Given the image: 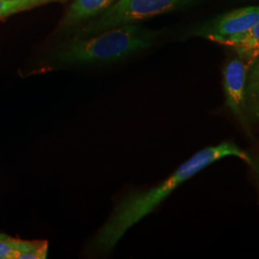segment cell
Wrapping results in <instances>:
<instances>
[{"mask_svg":"<svg viewBox=\"0 0 259 259\" xmlns=\"http://www.w3.org/2000/svg\"><path fill=\"white\" fill-rule=\"evenodd\" d=\"M227 157H239L251 164V158L234 143L226 141L197 152L156 187L146 191L127 193L114 205L111 216L94 234L85 248L89 256L110 254L130 229L153 212L179 185L213 162Z\"/></svg>","mask_w":259,"mask_h":259,"instance_id":"6da1fadb","label":"cell"},{"mask_svg":"<svg viewBox=\"0 0 259 259\" xmlns=\"http://www.w3.org/2000/svg\"><path fill=\"white\" fill-rule=\"evenodd\" d=\"M158 35L137 23L125 24L90 37H75L56 49L52 61L65 66L111 64L153 47Z\"/></svg>","mask_w":259,"mask_h":259,"instance_id":"7a4b0ae2","label":"cell"},{"mask_svg":"<svg viewBox=\"0 0 259 259\" xmlns=\"http://www.w3.org/2000/svg\"><path fill=\"white\" fill-rule=\"evenodd\" d=\"M194 0H117L97 19L79 32L78 37L93 36L121 25L135 23L173 10L182 8Z\"/></svg>","mask_w":259,"mask_h":259,"instance_id":"3957f363","label":"cell"},{"mask_svg":"<svg viewBox=\"0 0 259 259\" xmlns=\"http://www.w3.org/2000/svg\"><path fill=\"white\" fill-rule=\"evenodd\" d=\"M259 22V5L233 10L206 22L195 35L222 45L229 38L250 31Z\"/></svg>","mask_w":259,"mask_h":259,"instance_id":"277c9868","label":"cell"},{"mask_svg":"<svg viewBox=\"0 0 259 259\" xmlns=\"http://www.w3.org/2000/svg\"><path fill=\"white\" fill-rule=\"evenodd\" d=\"M249 65L245 60L234 58L224 67L223 83L226 105L245 128L248 127V111L245 99V85Z\"/></svg>","mask_w":259,"mask_h":259,"instance_id":"5b68a950","label":"cell"},{"mask_svg":"<svg viewBox=\"0 0 259 259\" xmlns=\"http://www.w3.org/2000/svg\"><path fill=\"white\" fill-rule=\"evenodd\" d=\"M113 0H73L61 22L63 28L73 27L80 22L100 15Z\"/></svg>","mask_w":259,"mask_h":259,"instance_id":"8992f818","label":"cell"},{"mask_svg":"<svg viewBox=\"0 0 259 259\" xmlns=\"http://www.w3.org/2000/svg\"><path fill=\"white\" fill-rule=\"evenodd\" d=\"M222 45L232 47L241 59L251 63L259 56V22L250 31L231 37Z\"/></svg>","mask_w":259,"mask_h":259,"instance_id":"52a82bcc","label":"cell"},{"mask_svg":"<svg viewBox=\"0 0 259 259\" xmlns=\"http://www.w3.org/2000/svg\"><path fill=\"white\" fill-rule=\"evenodd\" d=\"M245 99L248 115L259 120V56L250 63L248 68Z\"/></svg>","mask_w":259,"mask_h":259,"instance_id":"ba28073f","label":"cell"},{"mask_svg":"<svg viewBox=\"0 0 259 259\" xmlns=\"http://www.w3.org/2000/svg\"><path fill=\"white\" fill-rule=\"evenodd\" d=\"M33 241L20 240L0 233V259H25Z\"/></svg>","mask_w":259,"mask_h":259,"instance_id":"9c48e42d","label":"cell"},{"mask_svg":"<svg viewBox=\"0 0 259 259\" xmlns=\"http://www.w3.org/2000/svg\"><path fill=\"white\" fill-rule=\"evenodd\" d=\"M68 0H0V19L24 11Z\"/></svg>","mask_w":259,"mask_h":259,"instance_id":"30bf717a","label":"cell"},{"mask_svg":"<svg viewBox=\"0 0 259 259\" xmlns=\"http://www.w3.org/2000/svg\"><path fill=\"white\" fill-rule=\"evenodd\" d=\"M250 1H259V0H250Z\"/></svg>","mask_w":259,"mask_h":259,"instance_id":"8fae6325","label":"cell"}]
</instances>
